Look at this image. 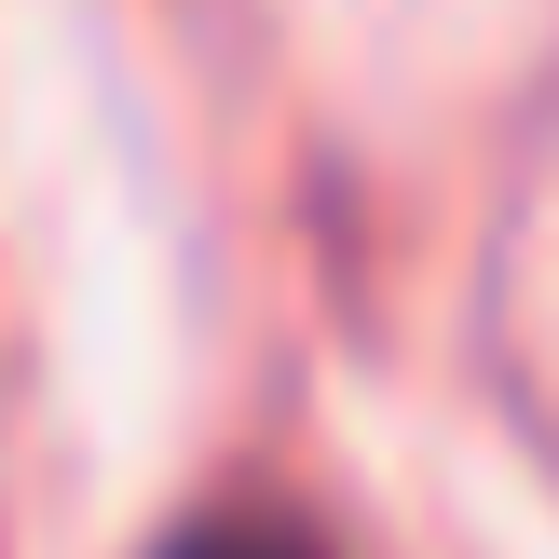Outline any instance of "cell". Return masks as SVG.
<instances>
[{
	"instance_id": "obj_1",
	"label": "cell",
	"mask_w": 559,
	"mask_h": 559,
	"mask_svg": "<svg viewBox=\"0 0 559 559\" xmlns=\"http://www.w3.org/2000/svg\"><path fill=\"white\" fill-rule=\"evenodd\" d=\"M164 559H314V533H287V519H260V506H233V519H191Z\"/></svg>"
}]
</instances>
